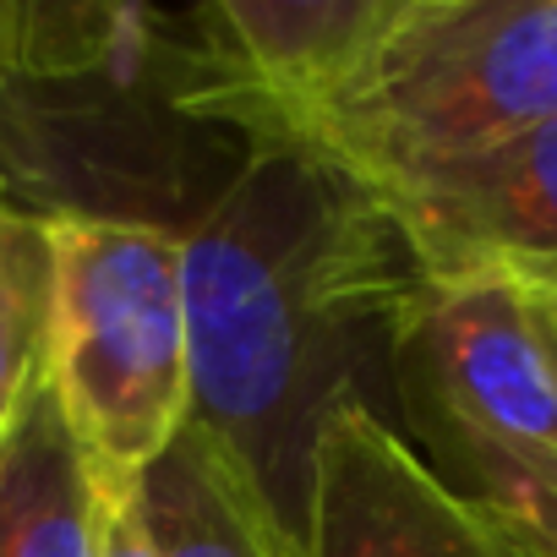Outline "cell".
<instances>
[{
    "mask_svg": "<svg viewBox=\"0 0 557 557\" xmlns=\"http://www.w3.org/2000/svg\"><path fill=\"white\" fill-rule=\"evenodd\" d=\"M181 251L191 421L301 546L318 437L350 405L377 410L372 377L394 388L426 278L388 197L312 143L257 148Z\"/></svg>",
    "mask_w": 557,
    "mask_h": 557,
    "instance_id": "1",
    "label": "cell"
},
{
    "mask_svg": "<svg viewBox=\"0 0 557 557\" xmlns=\"http://www.w3.org/2000/svg\"><path fill=\"white\" fill-rule=\"evenodd\" d=\"M285 143L213 0L191 12L0 0V197L39 219L186 235Z\"/></svg>",
    "mask_w": 557,
    "mask_h": 557,
    "instance_id": "2",
    "label": "cell"
},
{
    "mask_svg": "<svg viewBox=\"0 0 557 557\" xmlns=\"http://www.w3.org/2000/svg\"><path fill=\"white\" fill-rule=\"evenodd\" d=\"M546 121H557V0H399L296 143L394 186Z\"/></svg>",
    "mask_w": 557,
    "mask_h": 557,
    "instance_id": "3",
    "label": "cell"
},
{
    "mask_svg": "<svg viewBox=\"0 0 557 557\" xmlns=\"http://www.w3.org/2000/svg\"><path fill=\"white\" fill-rule=\"evenodd\" d=\"M50 394L104 492H132L191 421L186 251L132 219H50Z\"/></svg>",
    "mask_w": 557,
    "mask_h": 557,
    "instance_id": "4",
    "label": "cell"
},
{
    "mask_svg": "<svg viewBox=\"0 0 557 557\" xmlns=\"http://www.w3.org/2000/svg\"><path fill=\"white\" fill-rule=\"evenodd\" d=\"M394 394L410 426L432 432L470 475L465 497H481L519 465L557 459V361L508 278L421 290L394 350Z\"/></svg>",
    "mask_w": 557,
    "mask_h": 557,
    "instance_id": "5",
    "label": "cell"
},
{
    "mask_svg": "<svg viewBox=\"0 0 557 557\" xmlns=\"http://www.w3.org/2000/svg\"><path fill=\"white\" fill-rule=\"evenodd\" d=\"M301 557H524L519 541L377 410H339L312 459Z\"/></svg>",
    "mask_w": 557,
    "mask_h": 557,
    "instance_id": "6",
    "label": "cell"
},
{
    "mask_svg": "<svg viewBox=\"0 0 557 557\" xmlns=\"http://www.w3.org/2000/svg\"><path fill=\"white\" fill-rule=\"evenodd\" d=\"M377 191L426 285L557 290V121Z\"/></svg>",
    "mask_w": 557,
    "mask_h": 557,
    "instance_id": "7",
    "label": "cell"
},
{
    "mask_svg": "<svg viewBox=\"0 0 557 557\" xmlns=\"http://www.w3.org/2000/svg\"><path fill=\"white\" fill-rule=\"evenodd\" d=\"M394 7L399 0H213V17L278 137L296 143L301 121L367 61Z\"/></svg>",
    "mask_w": 557,
    "mask_h": 557,
    "instance_id": "8",
    "label": "cell"
},
{
    "mask_svg": "<svg viewBox=\"0 0 557 557\" xmlns=\"http://www.w3.org/2000/svg\"><path fill=\"white\" fill-rule=\"evenodd\" d=\"M137 513L153 557H301L278 513L197 421L143 470Z\"/></svg>",
    "mask_w": 557,
    "mask_h": 557,
    "instance_id": "9",
    "label": "cell"
},
{
    "mask_svg": "<svg viewBox=\"0 0 557 557\" xmlns=\"http://www.w3.org/2000/svg\"><path fill=\"white\" fill-rule=\"evenodd\" d=\"M99 546L104 486L45 383L0 437V557H99Z\"/></svg>",
    "mask_w": 557,
    "mask_h": 557,
    "instance_id": "10",
    "label": "cell"
},
{
    "mask_svg": "<svg viewBox=\"0 0 557 557\" xmlns=\"http://www.w3.org/2000/svg\"><path fill=\"white\" fill-rule=\"evenodd\" d=\"M55 240L50 219L0 197V437L50 383Z\"/></svg>",
    "mask_w": 557,
    "mask_h": 557,
    "instance_id": "11",
    "label": "cell"
},
{
    "mask_svg": "<svg viewBox=\"0 0 557 557\" xmlns=\"http://www.w3.org/2000/svg\"><path fill=\"white\" fill-rule=\"evenodd\" d=\"M475 503L519 541L524 557H557V459L519 465Z\"/></svg>",
    "mask_w": 557,
    "mask_h": 557,
    "instance_id": "12",
    "label": "cell"
},
{
    "mask_svg": "<svg viewBox=\"0 0 557 557\" xmlns=\"http://www.w3.org/2000/svg\"><path fill=\"white\" fill-rule=\"evenodd\" d=\"M99 557H153L148 524L137 513V486L104 492V546H99Z\"/></svg>",
    "mask_w": 557,
    "mask_h": 557,
    "instance_id": "13",
    "label": "cell"
},
{
    "mask_svg": "<svg viewBox=\"0 0 557 557\" xmlns=\"http://www.w3.org/2000/svg\"><path fill=\"white\" fill-rule=\"evenodd\" d=\"M530 301V318H535V334L546 345V356L557 361V290H524Z\"/></svg>",
    "mask_w": 557,
    "mask_h": 557,
    "instance_id": "14",
    "label": "cell"
}]
</instances>
